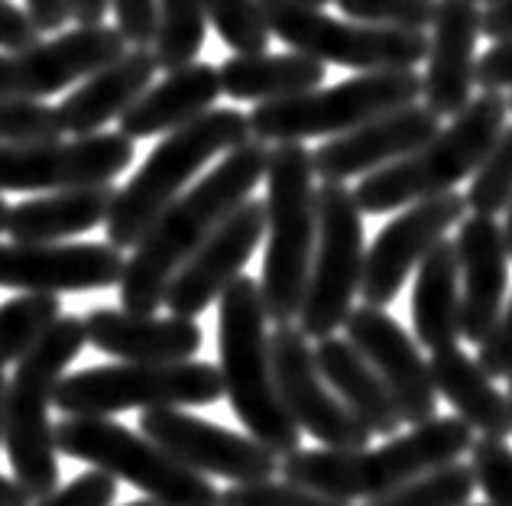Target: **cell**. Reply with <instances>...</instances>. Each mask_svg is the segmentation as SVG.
<instances>
[{
    "mask_svg": "<svg viewBox=\"0 0 512 506\" xmlns=\"http://www.w3.org/2000/svg\"><path fill=\"white\" fill-rule=\"evenodd\" d=\"M474 474H470V464H444L438 471H428L415 481L402 484L389 494L367 500L363 506H470L474 497Z\"/></svg>",
    "mask_w": 512,
    "mask_h": 506,
    "instance_id": "34",
    "label": "cell"
},
{
    "mask_svg": "<svg viewBox=\"0 0 512 506\" xmlns=\"http://www.w3.org/2000/svg\"><path fill=\"white\" fill-rule=\"evenodd\" d=\"M65 4H69V20L78 26H101L111 0H65Z\"/></svg>",
    "mask_w": 512,
    "mask_h": 506,
    "instance_id": "48",
    "label": "cell"
},
{
    "mask_svg": "<svg viewBox=\"0 0 512 506\" xmlns=\"http://www.w3.org/2000/svg\"><path fill=\"white\" fill-rule=\"evenodd\" d=\"M208 36L205 0H159L153 59L159 72H179L198 59Z\"/></svg>",
    "mask_w": 512,
    "mask_h": 506,
    "instance_id": "32",
    "label": "cell"
},
{
    "mask_svg": "<svg viewBox=\"0 0 512 506\" xmlns=\"http://www.w3.org/2000/svg\"><path fill=\"white\" fill-rule=\"evenodd\" d=\"M85 341L94 351L120 357L127 364H182L205 344V331L192 318L133 315L124 309H91L85 318Z\"/></svg>",
    "mask_w": 512,
    "mask_h": 506,
    "instance_id": "24",
    "label": "cell"
},
{
    "mask_svg": "<svg viewBox=\"0 0 512 506\" xmlns=\"http://www.w3.org/2000/svg\"><path fill=\"white\" fill-rule=\"evenodd\" d=\"M250 140L247 114L234 108H211L198 121L172 130L156 143L124 189H117L111 218H107V244L117 250L137 247L140 237L156 224V218L182 195V189L205 169L214 156H227Z\"/></svg>",
    "mask_w": 512,
    "mask_h": 506,
    "instance_id": "7",
    "label": "cell"
},
{
    "mask_svg": "<svg viewBox=\"0 0 512 506\" xmlns=\"http://www.w3.org/2000/svg\"><path fill=\"white\" fill-rule=\"evenodd\" d=\"M127 52L117 26H75L26 52H0V98L39 101L78 85Z\"/></svg>",
    "mask_w": 512,
    "mask_h": 506,
    "instance_id": "17",
    "label": "cell"
},
{
    "mask_svg": "<svg viewBox=\"0 0 512 506\" xmlns=\"http://www.w3.org/2000/svg\"><path fill=\"white\" fill-rule=\"evenodd\" d=\"M299 4H308V7H325V4H331V0H299Z\"/></svg>",
    "mask_w": 512,
    "mask_h": 506,
    "instance_id": "53",
    "label": "cell"
},
{
    "mask_svg": "<svg viewBox=\"0 0 512 506\" xmlns=\"http://www.w3.org/2000/svg\"><path fill=\"white\" fill-rule=\"evenodd\" d=\"M506 117V95L480 91V98L470 101L422 150L360 179L354 189L360 215H389V211L454 192L457 182H464L480 169L483 156L490 153L496 137L506 130Z\"/></svg>",
    "mask_w": 512,
    "mask_h": 506,
    "instance_id": "5",
    "label": "cell"
},
{
    "mask_svg": "<svg viewBox=\"0 0 512 506\" xmlns=\"http://www.w3.org/2000/svg\"><path fill=\"white\" fill-rule=\"evenodd\" d=\"M62 133L59 108H49L43 101L0 98V143L4 146L59 143Z\"/></svg>",
    "mask_w": 512,
    "mask_h": 506,
    "instance_id": "37",
    "label": "cell"
},
{
    "mask_svg": "<svg viewBox=\"0 0 512 506\" xmlns=\"http://www.w3.org/2000/svg\"><path fill=\"white\" fill-rule=\"evenodd\" d=\"M266 163L269 146L247 140L227 153L205 179L175 198L153 228L140 237L130 260H124V276H120L124 312L156 315L159 305L166 302L172 276L247 202L260 179H266Z\"/></svg>",
    "mask_w": 512,
    "mask_h": 506,
    "instance_id": "1",
    "label": "cell"
},
{
    "mask_svg": "<svg viewBox=\"0 0 512 506\" xmlns=\"http://www.w3.org/2000/svg\"><path fill=\"white\" fill-rule=\"evenodd\" d=\"M260 10L269 36L321 65H344L363 75L415 69L428 56V33L334 20L299 0H260Z\"/></svg>",
    "mask_w": 512,
    "mask_h": 506,
    "instance_id": "11",
    "label": "cell"
},
{
    "mask_svg": "<svg viewBox=\"0 0 512 506\" xmlns=\"http://www.w3.org/2000/svg\"><path fill=\"white\" fill-rule=\"evenodd\" d=\"M506 101H509V114H512V95H509V98H506Z\"/></svg>",
    "mask_w": 512,
    "mask_h": 506,
    "instance_id": "57",
    "label": "cell"
},
{
    "mask_svg": "<svg viewBox=\"0 0 512 506\" xmlns=\"http://www.w3.org/2000/svg\"><path fill=\"white\" fill-rule=\"evenodd\" d=\"M474 445V432L457 416H435L412 432L389 438L380 448L331 451L299 448L279 461L286 484L315 490L331 500H376L428 471H438Z\"/></svg>",
    "mask_w": 512,
    "mask_h": 506,
    "instance_id": "2",
    "label": "cell"
},
{
    "mask_svg": "<svg viewBox=\"0 0 512 506\" xmlns=\"http://www.w3.org/2000/svg\"><path fill=\"white\" fill-rule=\"evenodd\" d=\"M470 474L487 506H512V448L509 442L474 438L470 445Z\"/></svg>",
    "mask_w": 512,
    "mask_h": 506,
    "instance_id": "39",
    "label": "cell"
},
{
    "mask_svg": "<svg viewBox=\"0 0 512 506\" xmlns=\"http://www.w3.org/2000/svg\"><path fill=\"white\" fill-rule=\"evenodd\" d=\"M133 163L124 133H94L72 143H0V192H69L114 182Z\"/></svg>",
    "mask_w": 512,
    "mask_h": 506,
    "instance_id": "13",
    "label": "cell"
},
{
    "mask_svg": "<svg viewBox=\"0 0 512 506\" xmlns=\"http://www.w3.org/2000/svg\"><path fill=\"white\" fill-rule=\"evenodd\" d=\"M140 435L150 438L188 471L201 477H227L234 484H260L279 474V458L250 435L224 429L182 409H146Z\"/></svg>",
    "mask_w": 512,
    "mask_h": 506,
    "instance_id": "14",
    "label": "cell"
},
{
    "mask_svg": "<svg viewBox=\"0 0 512 506\" xmlns=\"http://www.w3.org/2000/svg\"><path fill=\"white\" fill-rule=\"evenodd\" d=\"M218 351H221V383L234 416L244 422L247 435L266 451L286 458L302 448V432L286 412L273 377L269 357L266 309L260 299V283L237 276L218 299Z\"/></svg>",
    "mask_w": 512,
    "mask_h": 506,
    "instance_id": "3",
    "label": "cell"
},
{
    "mask_svg": "<svg viewBox=\"0 0 512 506\" xmlns=\"http://www.w3.org/2000/svg\"><path fill=\"white\" fill-rule=\"evenodd\" d=\"M422 98V75L415 69L363 72L334 88L256 104L247 114L250 137L260 143H302L312 137H344L383 114H393Z\"/></svg>",
    "mask_w": 512,
    "mask_h": 506,
    "instance_id": "8",
    "label": "cell"
},
{
    "mask_svg": "<svg viewBox=\"0 0 512 506\" xmlns=\"http://www.w3.org/2000/svg\"><path fill=\"white\" fill-rule=\"evenodd\" d=\"M431 380L438 396H444L457 412V419L474 435L509 442L512 435V409L506 393L496 390V383L483 374L480 364L464 348H441L428 357Z\"/></svg>",
    "mask_w": 512,
    "mask_h": 506,
    "instance_id": "27",
    "label": "cell"
},
{
    "mask_svg": "<svg viewBox=\"0 0 512 506\" xmlns=\"http://www.w3.org/2000/svg\"><path fill=\"white\" fill-rule=\"evenodd\" d=\"M208 23L234 49V56H260L269 46V30L260 0H205Z\"/></svg>",
    "mask_w": 512,
    "mask_h": 506,
    "instance_id": "36",
    "label": "cell"
},
{
    "mask_svg": "<svg viewBox=\"0 0 512 506\" xmlns=\"http://www.w3.org/2000/svg\"><path fill=\"white\" fill-rule=\"evenodd\" d=\"M156 72L159 69H156L153 49H127L117 62L104 65L101 72L85 78V82L59 104L62 130L75 133V137L104 133V124H111L114 117L120 121V117L130 111V104L150 88Z\"/></svg>",
    "mask_w": 512,
    "mask_h": 506,
    "instance_id": "25",
    "label": "cell"
},
{
    "mask_svg": "<svg viewBox=\"0 0 512 506\" xmlns=\"http://www.w3.org/2000/svg\"><path fill=\"white\" fill-rule=\"evenodd\" d=\"M224 396L221 370L205 361L182 364H111L65 374L56 403L69 419H107L127 409L211 406Z\"/></svg>",
    "mask_w": 512,
    "mask_h": 506,
    "instance_id": "9",
    "label": "cell"
},
{
    "mask_svg": "<svg viewBox=\"0 0 512 506\" xmlns=\"http://www.w3.org/2000/svg\"><path fill=\"white\" fill-rule=\"evenodd\" d=\"M43 43V33L36 30L30 13L13 7L10 0H0V52H26Z\"/></svg>",
    "mask_w": 512,
    "mask_h": 506,
    "instance_id": "44",
    "label": "cell"
},
{
    "mask_svg": "<svg viewBox=\"0 0 512 506\" xmlns=\"http://www.w3.org/2000/svg\"><path fill=\"white\" fill-rule=\"evenodd\" d=\"M347 341L373 367L406 425H425L438 416V390L419 341L383 309L360 305L344 322Z\"/></svg>",
    "mask_w": 512,
    "mask_h": 506,
    "instance_id": "16",
    "label": "cell"
},
{
    "mask_svg": "<svg viewBox=\"0 0 512 506\" xmlns=\"http://www.w3.org/2000/svg\"><path fill=\"white\" fill-rule=\"evenodd\" d=\"M503 237H506V253L512 260V205L506 208V224H503Z\"/></svg>",
    "mask_w": 512,
    "mask_h": 506,
    "instance_id": "51",
    "label": "cell"
},
{
    "mask_svg": "<svg viewBox=\"0 0 512 506\" xmlns=\"http://www.w3.org/2000/svg\"><path fill=\"white\" fill-rule=\"evenodd\" d=\"M474 4H477V7H480V4H483V7H490V4H496V0H474Z\"/></svg>",
    "mask_w": 512,
    "mask_h": 506,
    "instance_id": "56",
    "label": "cell"
},
{
    "mask_svg": "<svg viewBox=\"0 0 512 506\" xmlns=\"http://www.w3.org/2000/svg\"><path fill=\"white\" fill-rule=\"evenodd\" d=\"M506 383H509V386H506V399H509V409H512V377H509Z\"/></svg>",
    "mask_w": 512,
    "mask_h": 506,
    "instance_id": "55",
    "label": "cell"
},
{
    "mask_svg": "<svg viewBox=\"0 0 512 506\" xmlns=\"http://www.w3.org/2000/svg\"><path fill=\"white\" fill-rule=\"evenodd\" d=\"M470 506H487V503H470Z\"/></svg>",
    "mask_w": 512,
    "mask_h": 506,
    "instance_id": "58",
    "label": "cell"
},
{
    "mask_svg": "<svg viewBox=\"0 0 512 506\" xmlns=\"http://www.w3.org/2000/svg\"><path fill=\"white\" fill-rule=\"evenodd\" d=\"M474 82L483 91H496V95H503L506 88H512V39H503V43H496L483 52L477 59Z\"/></svg>",
    "mask_w": 512,
    "mask_h": 506,
    "instance_id": "45",
    "label": "cell"
},
{
    "mask_svg": "<svg viewBox=\"0 0 512 506\" xmlns=\"http://www.w3.org/2000/svg\"><path fill=\"white\" fill-rule=\"evenodd\" d=\"M117 33L130 49H150L156 43L159 26V0H111Z\"/></svg>",
    "mask_w": 512,
    "mask_h": 506,
    "instance_id": "42",
    "label": "cell"
},
{
    "mask_svg": "<svg viewBox=\"0 0 512 506\" xmlns=\"http://www.w3.org/2000/svg\"><path fill=\"white\" fill-rule=\"evenodd\" d=\"M477 364L490 380H509L512 377V299L506 305V312L500 315V322L490 331V338L480 344Z\"/></svg>",
    "mask_w": 512,
    "mask_h": 506,
    "instance_id": "43",
    "label": "cell"
},
{
    "mask_svg": "<svg viewBox=\"0 0 512 506\" xmlns=\"http://www.w3.org/2000/svg\"><path fill=\"white\" fill-rule=\"evenodd\" d=\"M82 318L62 315L36 348L17 364V374L7 383V432L4 448L17 481L30 500H43L59 490V451L56 425L49 422V406L65 370L85 351Z\"/></svg>",
    "mask_w": 512,
    "mask_h": 506,
    "instance_id": "6",
    "label": "cell"
},
{
    "mask_svg": "<svg viewBox=\"0 0 512 506\" xmlns=\"http://www.w3.org/2000/svg\"><path fill=\"white\" fill-rule=\"evenodd\" d=\"M464 202L480 218H496L512 205V124L496 137L480 169L470 176Z\"/></svg>",
    "mask_w": 512,
    "mask_h": 506,
    "instance_id": "35",
    "label": "cell"
},
{
    "mask_svg": "<svg viewBox=\"0 0 512 506\" xmlns=\"http://www.w3.org/2000/svg\"><path fill=\"white\" fill-rule=\"evenodd\" d=\"M454 250L461 266V338L480 348L506 305L509 253L503 224L480 215L464 218L457 224Z\"/></svg>",
    "mask_w": 512,
    "mask_h": 506,
    "instance_id": "23",
    "label": "cell"
},
{
    "mask_svg": "<svg viewBox=\"0 0 512 506\" xmlns=\"http://www.w3.org/2000/svg\"><path fill=\"white\" fill-rule=\"evenodd\" d=\"M315 364L318 374L334 390V396L350 409L363 429L370 435L396 438L402 429V419L396 412V403L389 399L386 386L373 374V367L354 351L347 338H325L315 344Z\"/></svg>",
    "mask_w": 512,
    "mask_h": 506,
    "instance_id": "29",
    "label": "cell"
},
{
    "mask_svg": "<svg viewBox=\"0 0 512 506\" xmlns=\"http://www.w3.org/2000/svg\"><path fill=\"white\" fill-rule=\"evenodd\" d=\"M483 10L474 0H438L428 36V69L422 75L425 108L435 117H454L474 101L477 39Z\"/></svg>",
    "mask_w": 512,
    "mask_h": 506,
    "instance_id": "22",
    "label": "cell"
},
{
    "mask_svg": "<svg viewBox=\"0 0 512 506\" xmlns=\"http://www.w3.org/2000/svg\"><path fill=\"white\" fill-rule=\"evenodd\" d=\"M7 215H10V205L4 202V195H0V234L7 231Z\"/></svg>",
    "mask_w": 512,
    "mask_h": 506,
    "instance_id": "52",
    "label": "cell"
},
{
    "mask_svg": "<svg viewBox=\"0 0 512 506\" xmlns=\"http://www.w3.org/2000/svg\"><path fill=\"white\" fill-rule=\"evenodd\" d=\"M480 36H490L493 43L512 39V0H496V4L483 7Z\"/></svg>",
    "mask_w": 512,
    "mask_h": 506,
    "instance_id": "47",
    "label": "cell"
},
{
    "mask_svg": "<svg viewBox=\"0 0 512 506\" xmlns=\"http://www.w3.org/2000/svg\"><path fill=\"white\" fill-rule=\"evenodd\" d=\"M312 150L302 143H276L266 163V257L260 299L266 318L292 325L302 312L308 273L318 241Z\"/></svg>",
    "mask_w": 512,
    "mask_h": 506,
    "instance_id": "4",
    "label": "cell"
},
{
    "mask_svg": "<svg viewBox=\"0 0 512 506\" xmlns=\"http://www.w3.org/2000/svg\"><path fill=\"white\" fill-rule=\"evenodd\" d=\"M221 98V75L208 62H192L179 72H169L163 82L146 88L120 117V130L127 140L169 137L172 130L198 121Z\"/></svg>",
    "mask_w": 512,
    "mask_h": 506,
    "instance_id": "26",
    "label": "cell"
},
{
    "mask_svg": "<svg viewBox=\"0 0 512 506\" xmlns=\"http://www.w3.org/2000/svg\"><path fill=\"white\" fill-rule=\"evenodd\" d=\"M114 198L117 189L111 182L30 198L10 208L7 234L13 244H59L65 237H78L98 224H107Z\"/></svg>",
    "mask_w": 512,
    "mask_h": 506,
    "instance_id": "28",
    "label": "cell"
},
{
    "mask_svg": "<svg viewBox=\"0 0 512 506\" xmlns=\"http://www.w3.org/2000/svg\"><path fill=\"white\" fill-rule=\"evenodd\" d=\"M438 130L441 117L431 114L425 104H409V108L376 117V121L350 130L344 137L321 143L312 153L315 176L334 185H344L354 176H370V172L386 169L422 150Z\"/></svg>",
    "mask_w": 512,
    "mask_h": 506,
    "instance_id": "21",
    "label": "cell"
},
{
    "mask_svg": "<svg viewBox=\"0 0 512 506\" xmlns=\"http://www.w3.org/2000/svg\"><path fill=\"white\" fill-rule=\"evenodd\" d=\"M117 500V481L104 471L78 474L72 484L52 490L49 497L36 500L33 506H111Z\"/></svg>",
    "mask_w": 512,
    "mask_h": 506,
    "instance_id": "41",
    "label": "cell"
},
{
    "mask_svg": "<svg viewBox=\"0 0 512 506\" xmlns=\"http://www.w3.org/2000/svg\"><path fill=\"white\" fill-rule=\"evenodd\" d=\"M127 506H159L156 500H133V503H127Z\"/></svg>",
    "mask_w": 512,
    "mask_h": 506,
    "instance_id": "54",
    "label": "cell"
},
{
    "mask_svg": "<svg viewBox=\"0 0 512 506\" xmlns=\"http://www.w3.org/2000/svg\"><path fill=\"white\" fill-rule=\"evenodd\" d=\"M318 205V241L308 273L305 302L299 312V331L308 341L334 338L354 312L363 279V215L347 185L321 182L315 192Z\"/></svg>",
    "mask_w": 512,
    "mask_h": 506,
    "instance_id": "12",
    "label": "cell"
},
{
    "mask_svg": "<svg viewBox=\"0 0 512 506\" xmlns=\"http://www.w3.org/2000/svg\"><path fill=\"white\" fill-rule=\"evenodd\" d=\"M269 357H273V377L286 412L299 432H308L331 451L370 448V432L350 416L334 390L318 374L315 348L299 331V325H279L269 335Z\"/></svg>",
    "mask_w": 512,
    "mask_h": 506,
    "instance_id": "15",
    "label": "cell"
},
{
    "mask_svg": "<svg viewBox=\"0 0 512 506\" xmlns=\"http://www.w3.org/2000/svg\"><path fill=\"white\" fill-rule=\"evenodd\" d=\"M467 218L464 195L448 192L428 202L409 205L402 215H396L386 228L376 234V241L367 247L363 257V279H360V296L363 305L370 309H383L393 302L409 273L425 260V253L444 241L454 224Z\"/></svg>",
    "mask_w": 512,
    "mask_h": 506,
    "instance_id": "18",
    "label": "cell"
},
{
    "mask_svg": "<svg viewBox=\"0 0 512 506\" xmlns=\"http://www.w3.org/2000/svg\"><path fill=\"white\" fill-rule=\"evenodd\" d=\"M4 432H7V377L0 367V448H4Z\"/></svg>",
    "mask_w": 512,
    "mask_h": 506,
    "instance_id": "50",
    "label": "cell"
},
{
    "mask_svg": "<svg viewBox=\"0 0 512 506\" xmlns=\"http://www.w3.org/2000/svg\"><path fill=\"white\" fill-rule=\"evenodd\" d=\"M221 95L234 101H286L321 88L325 65L302 52H260V56H231L221 69Z\"/></svg>",
    "mask_w": 512,
    "mask_h": 506,
    "instance_id": "31",
    "label": "cell"
},
{
    "mask_svg": "<svg viewBox=\"0 0 512 506\" xmlns=\"http://www.w3.org/2000/svg\"><path fill=\"white\" fill-rule=\"evenodd\" d=\"M0 506H33V500L13 477L0 474Z\"/></svg>",
    "mask_w": 512,
    "mask_h": 506,
    "instance_id": "49",
    "label": "cell"
},
{
    "mask_svg": "<svg viewBox=\"0 0 512 506\" xmlns=\"http://www.w3.org/2000/svg\"><path fill=\"white\" fill-rule=\"evenodd\" d=\"M221 506H354L315 490L295 487L286 481H260V484H234L221 494Z\"/></svg>",
    "mask_w": 512,
    "mask_h": 506,
    "instance_id": "40",
    "label": "cell"
},
{
    "mask_svg": "<svg viewBox=\"0 0 512 506\" xmlns=\"http://www.w3.org/2000/svg\"><path fill=\"white\" fill-rule=\"evenodd\" d=\"M266 234V205L247 198L205 244H201L166 289V302L175 318H195L218 302L237 276H244L247 260Z\"/></svg>",
    "mask_w": 512,
    "mask_h": 506,
    "instance_id": "19",
    "label": "cell"
},
{
    "mask_svg": "<svg viewBox=\"0 0 512 506\" xmlns=\"http://www.w3.org/2000/svg\"><path fill=\"white\" fill-rule=\"evenodd\" d=\"M412 325L419 348L431 354L461 338V266L454 241H438L425 253L412 289Z\"/></svg>",
    "mask_w": 512,
    "mask_h": 506,
    "instance_id": "30",
    "label": "cell"
},
{
    "mask_svg": "<svg viewBox=\"0 0 512 506\" xmlns=\"http://www.w3.org/2000/svg\"><path fill=\"white\" fill-rule=\"evenodd\" d=\"M124 253L111 244H0V289L94 292L120 283Z\"/></svg>",
    "mask_w": 512,
    "mask_h": 506,
    "instance_id": "20",
    "label": "cell"
},
{
    "mask_svg": "<svg viewBox=\"0 0 512 506\" xmlns=\"http://www.w3.org/2000/svg\"><path fill=\"white\" fill-rule=\"evenodd\" d=\"M26 13L39 33H59L69 23V4L65 0H26Z\"/></svg>",
    "mask_w": 512,
    "mask_h": 506,
    "instance_id": "46",
    "label": "cell"
},
{
    "mask_svg": "<svg viewBox=\"0 0 512 506\" xmlns=\"http://www.w3.org/2000/svg\"><path fill=\"white\" fill-rule=\"evenodd\" d=\"M62 318L59 296L23 292L0 305V367L20 364L36 348V341Z\"/></svg>",
    "mask_w": 512,
    "mask_h": 506,
    "instance_id": "33",
    "label": "cell"
},
{
    "mask_svg": "<svg viewBox=\"0 0 512 506\" xmlns=\"http://www.w3.org/2000/svg\"><path fill=\"white\" fill-rule=\"evenodd\" d=\"M338 7L354 23L425 33L435 23L438 0H338Z\"/></svg>",
    "mask_w": 512,
    "mask_h": 506,
    "instance_id": "38",
    "label": "cell"
},
{
    "mask_svg": "<svg viewBox=\"0 0 512 506\" xmlns=\"http://www.w3.org/2000/svg\"><path fill=\"white\" fill-rule=\"evenodd\" d=\"M56 451L91 464L143 490L159 506H221V490L188 471L150 438L111 419H65L56 425Z\"/></svg>",
    "mask_w": 512,
    "mask_h": 506,
    "instance_id": "10",
    "label": "cell"
}]
</instances>
